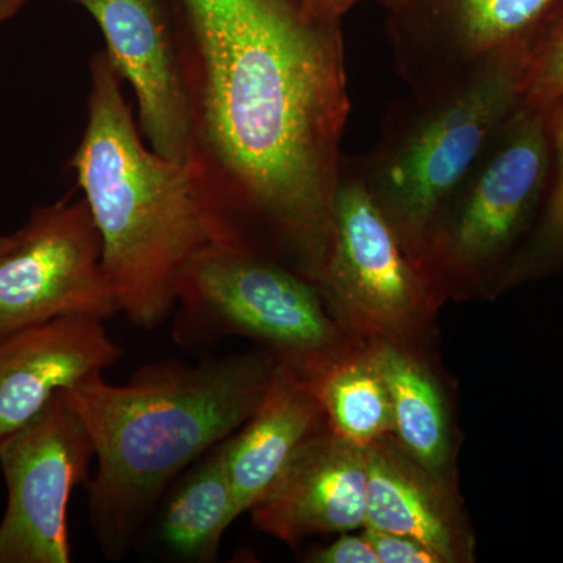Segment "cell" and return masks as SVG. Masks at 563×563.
I'll return each instance as SVG.
<instances>
[{
    "mask_svg": "<svg viewBox=\"0 0 563 563\" xmlns=\"http://www.w3.org/2000/svg\"><path fill=\"white\" fill-rule=\"evenodd\" d=\"M380 563H443L433 551L409 537L363 529Z\"/></svg>",
    "mask_w": 563,
    "mask_h": 563,
    "instance_id": "44dd1931",
    "label": "cell"
},
{
    "mask_svg": "<svg viewBox=\"0 0 563 563\" xmlns=\"http://www.w3.org/2000/svg\"><path fill=\"white\" fill-rule=\"evenodd\" d=\"M368 499L363 529L417 540L443 563L466 561L472 544L442 479L413 461L391 435L366 448Z\"/></svg>",
    "mask_w": 563,
    "mask_h": 563,
    "instance_id": "9a60e30c",
    "label": "cell"
},
{
    "mask_svg": "<svg viewBox=\"0 0 563 563\" xmlns=\"http://www.w3.org/2000/svg\"><path fill=\"white\" fill-rule=\"evenodd\" d=\"M325 428L309 377L277 362L272 380L242 431L224 440L239 515L251 512L303 444Z\"/></svg>",
    "mask_w": 563,
    "mask_h": 563,
    "instance_id": "5bb4252c",
    "label": "cell"
},
{
    "mask_svg": "<svg viewBox=\"0 0 563 563\" xmlns=\"http://www.w3.org/2000/svg\"><path fill=\"white\" fill-rule=\"evenodd\" d=\"M550 177L544 107L521 102L429 233L435 277L476 276L506 261L542 209Z\"/></svg>",
    "mask_w": 563,
    "mask_h": 563,
    "instance_id": "52a82bcc",
    "label": "cell"
},
{
    "mask_svg": "<svg viewBox=\"0 0 563 563\" xmlns=\"http://www.w3.org/2000/svg\"><path fill=\"white\" fill-rule=\"evenodd\" d=\"M31 0H0V24L13 18Z\"/></svg>",
    "mask_w": 563,
    "mask_h": 563,
    "instance_id": "cb8c5ba5",
    "label": "cell"
},
{
    "mask_svg": "<svg viewBox=\"0 0 563 563\" xmlns=\"http://www.w3.org/2000/svg\"><path fill=\"white\" fill-rule=\"evenodd\" d=\"M307 562L313 563H380L374 553L372 543L362 536L343 532L339 540L329 547L320 548L309 554Z\"/></svg>",
    "mask_w": 563,
    "mask_h": 563,
    "instance_id": "7402d4cb",
    "label": "cell"
},
{
    "mask_svg": "<svg viewBox=\"0 0 563 563\" xmlns=\"http://www.w3.org/2000/svg\"><path fill=\"white\" fill-rule=\"evenodd\" d=\"M87 125L70 168L102 239L121 312L155 329L176 309L185 268L211 236L184 163L141 139L106 49L90 60Z\"/></svg>",
    "mask_w": 563,
    "mask_h": 563,
    "instance_id": "3957f363",
    "label": "cell"
},
{
    "mask_svg": "<svg viewBox=\"0 0 563 563\" xmlns=\"http://www.w3.org/2000/svg\"><path fill=\"white\" fill-rule=\"evenodd\" d=\"M173 314L180 346L246 336L303 374L346 347L313 282L262 255L214 244L181 274Z\"/></svg>",
    "mask_w": 563,
    "mask_h": 563,
    "instance_id": "5b68a950",
    "label": "cell"
},
{
    "mask_svg": "<svg viewBox=\"0 0 563 563\" xmlns=\"http://www.w3.org/2000/svg\"><path fill=\"white\" fill-rule=\"evenodd\" d=\"M551 146V177L539 224L510 266V279H525L563 263V98L544 106Z\"/></svg>",
    "mask_w": 563,
    "mask_h": 563,
    "instance_id": "d6986e66",
    "label": "cell"
},
{
    "mask_svg": "<svg viewBox=\"0 0 563 563\" xmlns=\"http://www.w3.org/2000/svg\"><path fill=\"white\" fill-rule=\"evenodd\" d=\"M526 54H510L393 107L355 172L404 239L426 258L429 233L523 102Z\"/></svg>",
    "mask_w": 563,
    "mask_h": 563,
    "instance_id": "277c9868",
    "label": "cell"
},
{
    "mask_svg": "<svg viewBox=\"0 0 563 563\" xmlns=\"http://www.w3.org/2000/svg\"><path fill=\"white\" fill-rule=\"evenodd\" d=\"M363 0H301L307 16L313 20L340 22L344 14Z\"/></svg>",
    "mask_w": 563,
    "mask_h": 563,
    "instance_id": "603a6c76",
    "label": "cell"
},
{
    "mask_svg": "<svg viewBox=\"0 0 563 563\" xmlns=\"http://www.w3.org/2000/svg\"><path fill=\"white\" fill-rule=\"evenodd\" d=\"M390 391L393 437L422 468L442 479L450 426L442 391L429 369L399 342H373Z\"/></svg>",
    "mask_w": 563,
    "mask_h": 563,
    "instance_id": "e0dca14e",
    "label": "cell"
},
{
    "mask_svg": "<svg viewBox=\"0 0 563 563\" xmlns=\"http://www.w3.org/2000/svg\"><path fill=\"white\" fill-rule=\"evenodd\" d=\"M355 168L342 165L314 285L329 313L369 342H401L431 310L437 282Z\"/></svg>",
    "mask_w": 563,
    "mask_h": 563,
    "instance_id": "8992f818",
    "label": "cell"
},
{
    "mask_svg": "<svg viewBox=\"0 0 563 563\" xmlns=\"http://www.w3.org/2000/svg\"><path fill=\"white\" fill-rule=\"evenodd\" d=\"M385 2L390 3V5H393V3L396 2V0H385Z\"/></svg>",
    "mask_w": 563,
    "mask_h": 563,
    "instance_id": "484cf974",
    "label": "cell"
},
{
    "mask_svg": "<svg viewBox=\"0 0 563 563\" xmlns=\"http://www.w3.org/2000/svg\"><path fill=\"white\" fill-rule=\"evenodd\" d=\"M239 517L222 442L201 457L169 496L158 529L161 542L185 561L211 562Z\"/></svg>",
    "mask_w": 563,
    "mask_h": 563,
    "instance_id": "ac0fdd59",
    "label": "cell"
},
{
    "mask_svg": "<svg viewBox=\"0 0 563 563\" xmlns=\"http://www.w3.org/2000/svg\"><path fill=\"white\" fill-rule=\"evenodd\" d=\"M563 0H396L393 46L412 91L528 52Z\"/></svg>",
    "mask_w": 563,
    "mask_h": 563,
    "instance_id": "30bf717a",
    "label": "cell"
},
{
    "mask_svg": "<svg viewBox=\"0 0 563 563\" xmlns=\"http://www.w3.org/2000/svg\"><path fill=\"white\" fill-rule=\"evenodd\" d=\"M211 243L320 274L351 101L340 22L301 0H165Z\"/></svg>",
    "mask_w": 563,
    "mask_h": 563,
    "instance_id": "6da1fadb",
    "label": "cell"
},
{
    "mask_svg": "<svg viewBox=\"0 0 563 563\" xmlns=\"http://www.w3.org/2000/svg\"><path fill=\"white\" fill-rule=\"evenodd\" d=\"M98 22L106 52L139 103V128L152 150L184 163L187 98L165 0H73Z\"/></svg>",
    "mask_w": 563,
    "mask_h": 563,
    "instance_id": "8fae6325",
    "label": "cell"
},
{
    "mask_svg": "<svg viewBox=\"0 0 563 563\" xmlns=\"http://www.w3.org/2000/svg\"><path fill=\"white\" fill-rule=\"evenodd\" d=\"M11 242H13V235H0V257L9 250Z\"/></svg>",
    "mask_w": 563,
    "mask_h": 563,
    "instance_id": "d4e9b609",
    "label": "cell"
},
{
    "mask_svg": "<svg viewBox=\"0 0 563 563\" xmlns=\"http://www.w3.org/2000/svg\"><path fill=\"white\" fill-rule=\"evenodd\" d=\"M563 98V3L526 54L523 102L544 107Z\"/></svg>",
    "mask_w": 563,
    "mask_h": 563,
    "instance_id": "ffe728a7",
    "label": "cell"
},
{
    "mask_svg": "<svg viewBox=\"0 0 563 563\" xmlns=\"http://www.w3.org/2000/svg\"><path fill=\"white\" fill-rule=\"evenodd\" d=\"M121 312L85 198L36 207L0 257V340L54 320Z\"/></svg>",
    "mask_w": 563,
    "mask_h": 563,
    "instance_id": "ba28073f",
    "label": "cell"
},
{
    "mask_svg": "<svg viewBox=\"0 0 563 563\" xmlns=\"http://www.w3.org/2000/svg\"><path fill=\"white\" fill-rule=\"evenodd\" d=\"M333 435L368 448L393 435L390 391L373 342L333 354L306 374Z\"/></svg>",
    "mask_w": 563,
    "mask_h": 563,
    "instance_id": "2e32d148",
    "label": "cell"
},
{
    "mask_svg": "<svg viewBox=\"0 0 563 563\" xmlns=\"http://www.w3.org/2000/svg\"><path fill=\"white\" fill-rule=\"evenodd\" d=\"M276 363L268 351L201 363L168 358L124 385L101 373L63 390L95 446L90 517L107 558H124L174 477L242 429Z\"/></svg>",
    "mask_w": 563,
    "mask_h": 563,
    "instance_id": "7a4b0ae2",
    "label": "cell"
},
{
    "mask_svg": "<svg viewBox=\"0 0 563 563\" xmlns=\"http://www.w3.org/2000/svg\"><path fill=\"white\" fill-rule=\"evenodd\" d=\"M366 448L329 431L309 440L251 509L255 528L296 547L307 537L365 528Z\"/></svg>",
    "mask_w": 563,
    "mask_h": 563,
    "instance_id": "7c38bea8",
    "label": "cell"
},
{
    "mask_svg": "<svg viewBox=\"0 0 563 563\" xmlns=\"http://www.w3.org/2000/svg\"><path fill=\"white\" fill-rule=\"evenodd\" d=\"M122 350L96 317L54 318L0 340V442L68 390L120 361Z\"/></svg>",
    "mask_w": 563,
    "mask_h": 563,
    "instance_id": "4fadbf2b",
    "label": "cell"
},
{
    "mask_svg": "<svg viewBox=\"0 0 563 563\" xmlns=\"http://www.w3.org/2000/svg\"><path fill=\"white\" fill-rule=\"evenodd\" d=\"M90 433L65 391L0 442L9 503L0 523V563H69L68 504L90 484Z\"/></svg>",
    "mask_w": 563,
    "mask_h": 563,
    "instance_id": "9c48e42d",
    "label": "cell"
}]
</instances>
